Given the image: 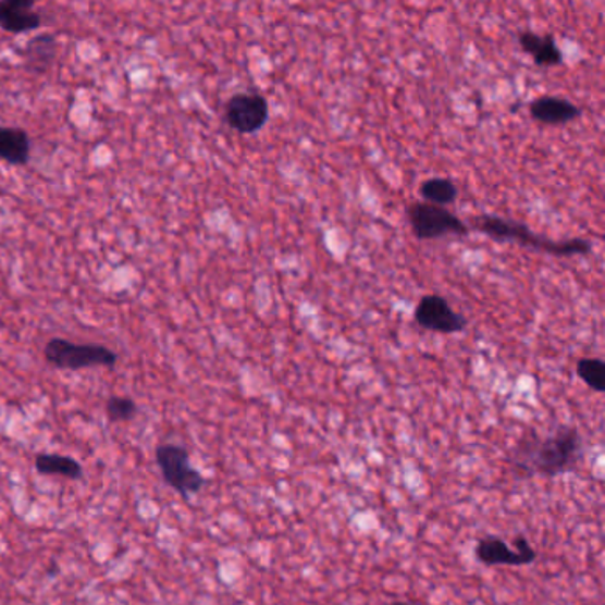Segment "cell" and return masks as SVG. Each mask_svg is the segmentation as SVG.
I'll list each match as a JSON object with an SVG mask.
<instances>
[{
    "label": "cell",
    "instance_id": "obj_1",
    "mask_svg": "<svg viewBox=\"0 0 605 605\" xmlns=\"http://www.w3.org/2000/svg\"><path fill=\"white\" fill-rule=\"evenodd\" d=\"M584 453L577 428L561 427L542 441H529L517 449L514 464L529 474L559 476L576 469Z\"/></svg>",
    "mask_w": 605,
    "mask_h": 605
},
{
    "label": "cell",
    "instance_id": "obj_2",
    "mask_svg": "<svg viewBox=\"0 0 605 605\" xmlns=\"http://www.w3.org/2000/svg\"><path fill=\"white\" fill-rule=\"evenodd\" d=\"M472 227L495 240H514L529 249L547 252V255L568 258V256H587L593 250L590 242L584 238H568V240H553L547 236L536 235L526 224L509 221L503 217L480 215L472 221Z\"/></svg>",
    "mask_w": 605,
    "mask_h": 605
},
{
    "label": "cell",
    "instance_id": "obj_3",
    "mask_svg": "<svg viewBox=\"0 0 605 605\" xmlns=\"http://www.w3.org/2000/svg\"><path fill=\"white\" fill-rule=\"evenodd\" d=\"M45 360L59 370H84V368H112L118 356L101 345H77L63 337H53L44 350Z\"/></svg>",
    "mask_w": 605,
    "mask_h": 605
},
{
    "label": "cell",
    "instance_id": "obj_4",
    "mask_svg": "<svg viewBox=\"0 0 605 605\" xmlns=\"http://www.w3.org/2000/svg\"><path fill=\"white\" fill-rule=\"evenodd\" d=\"M407 219L418 240H437L442 236L469 233V227L455 213L430 202L418 201L409 205Z\"/></svg>",
    "mask_w": 605,
    "mask_h": 605
},
{
    "label": "cell",
    "instance_id": "obj_5",
    "mask_svg": "<svg viewBox=\"0 0 605 605\" xmlns=\"http://www.w3.org/2000/svg\"><path fill=\"white\" fill-rule=\"evenodd\" d=\"M155 457H157V464L164 476L165 483L173 486L174 491L182 494L185 499L197 494L207 483L201 472L190 466V457L185 447L176 446V444H162L157 447Z\"/></svg>",
    "mask_w": 605,
    "mask_h": 605
},
{
    "label": "cell",
    "instance_id": "obj_6",
    "mask_svg": "<svg viewBox=\"0 0 605 605\" xmlns=\"http://www.w3.org/2000/svg\"><path fill=\"white\" fill-rule=\"evenodd\" d=\"M476 556L486 567H526L536 559V551L522 534L515 536L514 545L499 536H486L478 542Z\"/></svg>",
    "mask_w": 605,
    "mask_h": 605
},
{
    "label": "cell",
    "instance_id": "obj_7",
    "mask_svg": "<svg viewBox=\"0 0 605 605\" xmlns=\"http://www.w3.org/2000/svg\"><path fill=\"white\" fill-rule=\"evenodd\" d=\"M227 125L240 134H256L269 121V101L256 92H238L227 100Z\"/></svg>",
    "mask_w": 605,
    "mask_h": 605
},
{
    "label": "cell",
    "instance_id": "obj_8",
    "mask_svg": "<svg viewBox=\"0 0 605 605\" xmlns=\"http://www.w3.org/2000/svg\"><path fill=\"white\" fill-rule=\"evenodd\" d=\"M413 318L419 328L441 334H457L466 329V318L452 308L441 295H424L416 306Z\"/></svg>",
    "mask_w": 605,
    "mask_h": 605
},
{
    "label": "cell",
    "instance_id": "obj_9",
    "mask_svg": "<svg viewBox=\"0 0 605 605\" xmlns=\"http://www.w3.org/2000/svg\"><path fill=\"white\" fill-rule=\"evenodd\" d=\"M529 114L542 125L561 126L576 121L581 109L567 98L540 97L529 103Z\"/></svg>",
    "mask_w": 605,
    "mask_h": 605
},
{
    "label": "cell",
    "instance_id": "obj_10",
    "mask_svg": "<svg viewBox=\"0 0 605 605\" xmlns=\"http://www.w3.org/2000/svg\"><path fill=\"white\" fill-rule=\"evenodd\" d=\"M41 27V16L34 11L33 0H2L0 2V29L24 34Z\"/></svg>",
    "mask_w": 605,
    "mask_h": 605
},
{
    "label": "cell",
    "instance_id": "obj_11",
    "mask_svg": "<svg viewBox=\"0 0 605 605\" xmlns=\"http://www.w3.org/2000/svg\"><path fill=\"white\" fill-rule=\"evenodd\" d=\"M58 39L52 34H38L30 39L24 50V63L27 72L44 75L58 59Z\"/></svg>",
    "mask_w": 605,
    "mask_h": 605
},
{
    "label": "cell",
    "instance_id": "obj_12",
    "mask_svg": "<svg viewBox=\"0 0 605 605\" xmlns=\"http://www.w3.org/2000/svg\"><path fill=\"white\" fill-rule=\"evenodd\" d=\"M519 44L540 66H559L563 63V52L551 34L540 36L533 30H523L519 34Z\"/></svg>",
    "mask_w": 605,
    "mask_h": 605
},
{
    "label": "cell",
    "instance_id": "obj_13",
    "mask_svg": "<svg viewBox=\"0 0 605 605\" xmlns=\"http://www.w3.org/2000/svg\"><path fill=\"white\" fill-rule=\"evenodd\" d=\"M30 159L27 132L15 126H0V160L11 165H25Z\"/></svg>",
    "mask_w": 605,
    "mask_h": 605
},
{
    "label": "cell",
    "instance_id": "obj_14",
    "mask_svg": "<svg viewBox=\"0 0 605 605\" xmlns=\"http://www.w3.org/2000/svg\"><path fill=\"white\" fill-rule=\"evenodd\" d=\"M39 474H59L70 480L83 478V466L75 458L63 457V455H39L34 461Z\"/></svg>",
    "mask_w": 605,
    "mask_h": 605
},
{
    "label": "cell",
    "instance_id": "obj_15",
    "mask_svg": "<svg viewBox=\"0 0 605 605\" xmlns=\"http://www.w3.org/2000/svg\"><path fill=\"white\" fill-rule=\"evenodd\" d=\"M419 194L423 197L424 202L446 208L447 205L457 201L458 188L449 178H430L421 183Z\"/></svg>",
    "mask_w": 605,
    "mask_h": 605
},
{
    "label": "cell",
    "instance_id": "obj_16",
    "mask_svg": "<svg viewBox=\"0 0 605 605\" xmlns=\"http://www.w3.org/2000/svg\"><path fill=\"white\" fill-rule=\"evenodd\" d=\"M577 375L581 376L582 382L596 391L604 393L605 391V365L604 360L595 359V357H587L577 362Z\"/></svg>",
    "mask_w": 605,
    "mask_h": 605
},
{
    "label": "cell",
    "instance_id": "obj_17",
    "mask_svg": "<svg viewBox=\"0 0 605 605\" xmlns=\"http://www.w3.org/2000/svg\"><path fill=\"white\" fill-rule=\"evenodd\" d=\"M106 409L107 416L111 418V421H131L135 413H137V405L128 396H112L107 402Z\"/></svg>",
    "mask_w": 605,
    "mask_h": 605
},
{
    "label": "cell",
    "instance_id": "obj_18",
    "mask_svg": "<svg viewBox=\"0 0 605 605\" xmlns=\"http://www.w3.org/2000/svg\"><path fill=\"white\" fill-rule=\"evenodd\" d=\"M391 605H423V604H413V602H394Z\"/></svg>",
    "mask_w": 605,
    "mask_h": 605
}]
</instances>
